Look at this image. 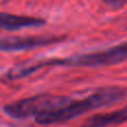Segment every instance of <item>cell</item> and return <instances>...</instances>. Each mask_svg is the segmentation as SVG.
Wrapping results in <instances>:
<instances>
[{
  "instance_id": "cell-1",
  "label": "cell",
  "mask_w": 127,
  "mask_h": 127,
  "mask_svg": "<svg viewBox=\"0 0 127 127\" xmlns=\"http://www.w3.org/2000/svg\"><path fill=\"white\" fill-rule=\"evenodd\" d=\"M125 97V92L117 87L103 88L95 94L80 100H71L58 109L51 110L46 114L35 117V122L39 125H53V124L68 122L76 117L88 113L89 110L109 106L119 101Z\"/></svg>"
},
{
  "instance_id": "cell-2",
  "label": "cell",
  "mask_w": 127,
  "mask_h": 127,
  "mask_svg": "<svg viewBox=\"0 0 127 127\" xmlns=\"http://www.w3.org/2000/svg\"><path fill=\"white\" fill-rule=\"evenodd\" d=\"M127 60V42H124L118 46L112 47L103 51H97L92 54L72 56L65 59H54L45 62L39 65L25 66L20 67V74L22 77L32 74L40 67L46 65H59V66H70V67H100V66H110L121 64Z\"/></svg>"
},
{
  "instance_id": "cell-3",
  "label": "cell",
  "mask_w": 127,
  "mask_h": 127,
  "mask_svg": "<svg viewBox=\"0 0 127 127\" xmlns=\"http://www.w3.org/2000/svg\"><path fill=\"white\" fill-rule=\"evenodd\" d=\"M70 100L71 98L66 96L40 94L8 104L3 107V112L11 118L26 119L29 117H37L51 110L58 109L69 103Z\"/></svg>"
},
{
  "instance_id": "cell-4",
  "label": "cell",
  "mask_w": 127,
  "mask_h": 127,
  "mask_svg": "<svg viewBox=\"0 0 127 127\" xmlns=\"http://www.w3.org/2000/svg\"><path fill=\"white\" fill-rule=\"evenodd\" d=\"M64 40V37H10L0 38V50L2 51H18L33 49L38 47H45L49 45L60 42Z\"/></svg>"
},
{
  "instance_id": "cell-5",
  "label": "cell",
  "mask_w": 127,
  "mask_h": 127,
  "mask_svg": "<svg viewBox=\"0 0 127 127\" xmlns=\"http://www.w3.org/2000/svg\"><path fill=\"white\" fill-rule=\"evenodd\" d=\"M46 24L44 19L26 16H18L12 13L0 12V28L6 30H19L24 28L40 27Z\"/></svg>"
},
{
  "instance_id": "cell-6",
  "label": "cell",
  "mask_w": 127,
  "mask_h": 127,
  "mask_svg": "<svg viewBox=\"0 0 127 127\" xmlns=\"http://www.w3.org/2000/svg\"><path fill=\"white\" fill-rule=\"evenodd\" d=\"M127 122V106L115 112L97 114L89 117L80 127H107Z\"/></svg>"
},
{
  "instance_id": "cell-7",
  "label": "cell",
  "mask_w": 127,
  "mask_h": 127,
  "mask_svg": "<svg viewBox=\"0 0 127 127\" xmlns=\"http://www.w3.org/2000/svg\"><path fill=\"white\" fill-rule=\"evenodd\" d=\"M104 1L113 8H122L126 3V0H104Z\"/></svg>"
}]
</instances>
